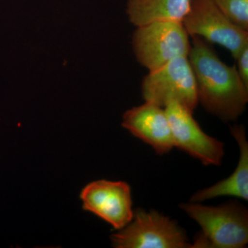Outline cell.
Wrapping results in <instances>:
<instances>
[{"label":"cell","mask_w":248,"mask_h":248,"mask_svg":"<svg viewBox=\"0 0 248 248\" xmlns=\"http://www.w3.org/2000/svg\"><path fill=\"white\" fill-rule=\"evenodd\" d=\"M235 60L237 62L236 68L240 79L248 89V45L245 46Z\"/></svg>","instance_id":"cell-13"},{"label":"cell","mask_w":248,"mask_h":248,"mask_svg":"<svg viewBox=\"0 0 248 248\" xmlns=\"http://www.w3.org/2000/svg\"><path fill=\"white\" fill-rule=\"evenodd\" d=\"M145 102L165 108L177 102L192 112L198 105L195 75L187 57L174 59L155 71L148 72L141 82Z\"/></svg>","instance_id":"cell-5"},{"label":"cell","mask_w":248,"mask_h":248,"mask_svg":"<svg viewBox=\"0 0 248 248\" xmlns=\"http://www.w3.org/2000/svg\"><path fill=\"white\" fill-rule=\"evenodd\" d=\"M190 4V0H128L127 14L136 27L164 21L182 22Z\"/></svg>","instance_id":"cell-11"},{"label":"cell","mask_w":248,"mask_h":248,"mask_svg":"<svg viewBox=\"0 0 248 248\" xmlns=\"http://www.w3.org/2000/svg\"><path fill=\"white\" fill-rule=\"evenodd\" d=\"M182 24L189 36L218 44L231 52L234 60L248 45V31L232 22L213 0H190Z\"/></svg>","instance_id":"cell-6"},{"label":"cell","mask_w":248,"mask_h":248,"mask_svg":"<svg viewBox=\"0 0 248 248\" xmlns=\"http://www.w3.org/2000/svg\"><path fill=\"white\" fill-rule=\"evenodd\" d=\"M117 248H192L186 232L177 222L156 210L138 208L132 221L111 236Z\"/></svg>","instance_id":"cell-4"},{"label":"cell","mask_w":248,"mask_h":248,"mask_svg":"<svg viewBox=\"0 0 248 248\" xmlns=\"http://www.w3.org/2000/svg\"><path fill=\"white\" fill-rule=\"evenodd\" d=\"M189 62L197 84L198 102L225 122L239 118L248 102V89L236 66L227 65L202 37L192 36Z\"/></svg>","instance_id":"cell-1"},{"label":"cell","mask_w":248,"mask_h":248,"mask_svg":"<svg viewBox=\"0 0 248 248\" xmlns=\"http://www.w3.org/2000/svg\"><path fill=\"white\" fill-rule=\"evenodd\" d=\"M232 22L248 31V0H213Z\"/></svg>","instance_id":"cell-12"},{"label":"cell","mask_w":248,"mask_h":248,"mask_svg":"<svg viewBox=\"0 0 248 248\" xmlns=\"http://www.w3.org/2000/svg\"><path fill=\"white\" fill-rule=\"evenodd\" d=\"M172 130L174 147L205 166H219L225 155L224 143L204 133L192 111L177 102L164 108Z\"/></svg>","instance_id":"cell-7"},{"label":"cell","mask_w":248,"mask_h":248,"mask_svg":"<svg viewBox=\"0 0 248 248\" xmlns=\"http://www.w3.org/2000/svg\"><path fill=\"white\" fill-rule=\"evenodd\" d=\"M233 138L239 145V162L234 172L227 179L215 185L197 191L190 199L192 203H200L223 196L237 197L248 200V142L244 125H234L231 127Z\"/></svg>","instance_id":"cell-10"},{"label":"cell","mask_w":248,"mask_h":248,"mask_svg":"<svg viewBox=\"0 0 248 248\" xmlns=\"http://www.w3.org/2000/svg\"><path fill=\"white\" fill-rule=\"evenodd\" d=\"M122 125L133 136L153 147L157 154L169 153L174 147L172 130L164 108L153 103L129 109Z\"/></svg>","instance_id":"cell-9"},{"label":"cell","mask_w":248,"mask_h":248,"mask_svg":"<svg viewBox=\"0 0 248 248\" xmlns=\"http://www.w3.org/2000/svg\"><path fill=\"white\" fill-rule=\"evenodd\" d=\"M83 208L121 230L133 218L131 189L127 183L98 180L81 190Z\"/></svg>","instance_id":"cell-8"},{"label":"cell","mask_w":248,"mask_h":248,"mask_svg":"<svg viewBox=\"0 0 248 248\" xmlns=\"http://www.w3.org/2000/svg\"><path fill=\"white\" fill-rule=\"evenodd\" d=\"M179 207L202 228L192 248H242L248 244V212L241 204L206 206L191 202Z\"/></svg>","instance_id":"cell-2"},{"label":"cell","mask_w":248,"mask_h":248,"mask_svg":"<svg viewBox=\"0 0 248 248\" xmlns=\"http://www.w3.org/2000/svg\"><path fill=\"white\" fill-rule=\"evenodd\" d=\"M133 51L139 63L155 71L180 57H187L191 44L182 22H152L137 27L132 38Z\"/></svg>","instance_id":"cell-3"}]
</instances>
